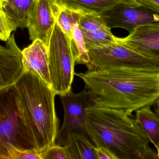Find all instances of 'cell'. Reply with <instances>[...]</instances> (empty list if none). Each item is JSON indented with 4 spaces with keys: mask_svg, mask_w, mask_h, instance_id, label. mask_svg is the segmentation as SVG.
I'll return each mask as SVG.
<instances>
[{
    "mask_svg": "<svg viewBox=\"0 0 159 159\" xmlns=\"http://www.w3.org/2000/svg\"><path fill=\"white\" fill-rule=\"evenodd\" d=\"M72 31L70 45L76 63L86 65L90 59L83 36L78 25L77 13L72 25Z\"/></svg>",
    "mask_w": 159,
    "mask_h": 159,
    "instance_id": "18",
    "label": "cell"
},
{
    "mask_svg": "<svg viewBox=\"0 0 159 159\" xmlns=\"http://www.w3.org/2000/svg\"><path fill=\"white\" fill-rule=\"evenodd\" d=\"M60 98L64 108V120L58 131L56 145L66 147L74 137L82 136L95 146L87 124V108L96 101L93 94L85 87L80 93H74L71 91Z\"/></svg>",
    "mask_w": 159,
    "mask_h": 159,
    "instance_id": "6",
    "label": "cell"
},
{
    "mask_svg": "<svg viewBox=\"0 0 159 159\" xmlns=\"http://www.w3.org/2000/svg\"><path fill=\"white\" fill-rule=\"evenodd\" d=\"M115 41L144 55L159 59V24L135 28L126 37Z\"/></svg>",
    "mask_w": 159,
    "mask_h": 159,
    "instance_id": "12",
    "label": "cell"
},
{
    "mask_svg": "<svg viewBox=\"0 0 159 159\" xmlns=\"http://www.w3.org/2000/svg\"><path fill=\"white\" fill-rule=\"evenodd\" d=\"M97 159H117L109 151L101 147H96L95 148Z\"/></svg>",
    "mask_w": 159,
    "mask_h": 159,
    "instance_id": "22",
    "label": "cell"
},
{
    "mask_svg": "<svg viewBox=\"0 0 159 159\" xmlns=\"http://www.w3.org/2000/svg\"><path fill=\"white\" fill-rule=\"evenodd\" d=\"M88 71L126 69L159 73V59L132 50L118 42L87 48Z\"/></svg>",
    "mask_w": 159,
    "mask_h": 159,
    "instance_id": "4",
    "label": "cell"
},
{
    "mask_svg": "<svg viewBox=\"0 0 159 159\" xmlns=\"http://www.w3.org/2000/svg\"><path fill=\"white\" fill-rule=\"evenodd\" d=\"M24 73L22 51L12 34L5 46L0 47V91L13 86Z\"/></svg>",
    "mask_w": 159,
    "mask_h": 159,
    "instance_id": "11",
    "label": "cell"
},
{
    "mask_svg": "<svg viewBox=\"0 0 159 159\" xmlns=\"http://www.w3.org/2000/svg\"><path fill=\"white\" fill-rule=\"evenodd\" d=\"M49 56L52 87L56 94L61 96L71 91L76 61L70 39L57 23L50 40Z\"/></svg>",
    "mask_w": 159,
    "mask_h": 159,
    "instance_id": "5",
    "label": "cell"
},
{
    "mask_svg": "<svg viewBox=\"0 0 159 159\" xmlns=\"http://www.w3.org/2000/svg\"><path fill=\"white\" fill-rule=\"evenodd\" d=\"M144 107L135 111V120L143 132L156 149L159 145V117L151 109Z\"/></svg>",
    "mask_w": 159,
    "mask_h": 159,
    "instance_id": "15",
    "label": "cell"
},
{
    "mask_svg": "<svg viewBox=\"0 0 159 159\" xmlns=\"http://www.w3.org/2000/svg\"><path fill=\"white\" fill-rule=\"evenodd\" d=\"M67 9L77 13L96 14L101 16L119 2L115 0H63Z\"/></svg>",
    "mask_w": 159,
    "mask_h": 159,
    "instance_id": "16",
    "label": "cell"
},
{
    "mask_svg": "<svg viewBox=\"0 0 159 159\" xmlns=\"http://www.w3.org/2000/svg\"><path fill=\"white\" fill-rule=\"evenodd\" d=\"M43 159H70L66 147L55 145L43 152Z\"/></svg>",
    "mask_w": 159,
    "mask_h": 159,
    "instance_id": "21",
    "label": "cell"
},
{
    "mask_svg": "<svg viewBox=\"0 0 159 159\" xmlns=\"http://www.w3.org/2000/svg\"><path fill=\"white\" fill-rule=\"evenodd\" d=\"M43 152L35 149H24L9 145L0 150V159H43Z\"/></svg>",
    "mask_w": 159,
    "mask_h": 159,
    "instance_id": "19",
    "label": "cell"
},
{
    "mask_svg": "<svg viewBox=\"0 0 159 159\" xmlns=\"http://www.w3.org/2000/svg\"><path fill=\"white\" fill-rule=\"evenodd\" d=\"M25 72H30L39 76L52 87L49 70V47L41 41L35 40L22 51Z\"/></svg>",
    "mask_w": 159,
    "mask_h": 159,
    "instance_id": "14",
    "label": "cell"
},
{
    "mask_svg": "<svg viewBox=\"0 0 159 159\" xmlns=\"http://www.w3.org/2000/svg\"><path fill=\"white\" fill-rule=\"evenodd\" d=\"M76 17V13L73 12L65 7L59 14L57 22L70 40L72 38V25Z\"/></svg>",
    "mask_w": 159,
    "mask_h": 159,
    "instance_id": "20",
    "label": "cell"
},
{
    "mask_svg": "<svg viewBox=\"0 0 159 159\" xmlns=\"http://www.w3.org/2000/svg\"><path fill=\"white\" fill-rule=\"evenodd\" d=\"M110 28H121L129 32L141 26L159 24V13L144 6L118 3L101 16Z\"/></svg>",
    "mask_w": 159,
    "mask_h": 159,
    "instance_id": "8",
    "label": "cell"
},
{
    "mask_svg": "<svg viewBox=\"0 0 159 159\" xmlns=\"http://www.w3.org/2000/svg\"><path fill=\"white\" fill-rule=\"evenodd\" d=\"M37 0H0V39L6 42L17 28H27Z\"/></svg>",
    "mask_w": 159,
    "mask_h": 159,
    "instance_id": "10",
    "label": "cell"
},
{
    "mask_svg": "<svg viewBox=\"0 0 159 159\" xmlns=\"http://www.w3.org/2000/svg\"><path fill=\"white\" fill-rule=\"evenodd\" d=\"M96 102L129 116L155 104L159 98V73L126 69L87 71L77 74Z\"/></svg>",
    "mask_w": 159,
    "mask_h": 159,
    "instance_id": "1",
    "label": "cell"
},
{
    "mask_svg": "<svg viewBox=\"0 0 159 159\" xmlns=\"http://www.w3.org/2000/svg\"><path fill=\"white\" fill-rule=\"evenodd\" d=\"M120 3L130 5V6H139V4L135 0H115Z\"/></svg>",
    "mask_w": 159,
    "mask_h": 159,
    "instance_id": "24",
    "label": "cell"
},
{
    "mask_svg": "<svg viewBox=\"0 0 159 159\" xmlns=\"http://www.w3.org/2000/svg\"><path fill=\"white\" fill-rule=\"evenodd\" d=\"M88 132L95 146L117 159H157V152L135 119L95 102L87 108Z\"/></svg>",
    "mask_w": 159,
    "mask_h": 159,
    "instance_id": "2",
    "label": "cell"
},
{
    "mask_svg": "<svg viewBox=\"0 0 159 159\" xmlns=\"http://www.w3.org/2000/svg\"><path fill=\"white\" fill-rule=\"evenodd\" d=\"M155 104L156 106V107L155 109V113L159 117V98L155 102Z\"/></svg>",
    "mask_w": 159,
    "mask_h": 159,
    "instance_id": "25",
    "label": "cell"
},
{
    "mask_svg": "<svg viewBox=\"0 0 159 159\" xmlns=\"http://www.w3.org/2000/svg\"><path fill=\"white\" fill-rule=\"evenodd\" d=\"M79 27L81 31L86 48L113 43L115 37L102 17L93 13H77Z\"/></svg>",
    "mask_w": 159,
    "mask_h": 159,
    "instance_id": "13",
    "label": "cell"
},
{
    "mask_svg": "<svg viewBox=\"0 0 159 159\" xmlns=\"http://www.w3.org/2000/svg\"><path fill=\"white\" fill-rule=\"evenodd\" d=\"M64 8L63 0H37L27 27L30 40H39L49 47L55 25Z\"/></svg>",
    "mask_w": 159,
    "mask_h": 159,
    "instance_id": "9",
    "label": "cell"
},
{
    "mask_svg": "<svg viewBox=\"0 0 159 159\" xmlns=\"http://www.w3.org/2000/svg\"><path fill=\"white\" fill-rule=\"evenodd\" d=\"M156 150H157V154H158V158H159V147H158V148H157V149Z\"/></svg>",
    "mask_w": 159,
    "mask_h": 159,
    "instance_id": "26",
    "label": "cell"
},
{
    "mask_svg": "<svg viewBox=\"0 0 159 159\" xmlns=\"http://www.w3.org/2000/svg\"><path fill=\"white\" fill-rule=\"evenodd\" d=\"M139 5L159 13V0H135Z\"/></svg>",
    "mask_w": 159,
    "mask_h": 159,
    "instance_id": "23",
    "label": "cell"
},
{
    "mask_svg": "<svg viewBox=\"0 0 159 159\" xmlns=\"http://www.w3.org/2000/svg\"><path fill=\"white\" fill-rule=\"evenodd\" d=\"M70 159H97L96 147L82 136H76L66 146Z\"/></svg>",
    "mask_w": 159,
    "mask_h": 159,
    "instance_id": "17",
    "label": "cell"
},
{
    "mask_svg": "<svg viewBox=\"0 0 159 159\" xmlns=\"http://www.w3.org/2000/svg\"><path fill=\"white\" fill-rule=\"evenodd\" d=\"M12 87L0 91V150L9 145L34 149L18 115Z\"/></svg>",
    "mask_w": 159,
    "mask_h": 159,
    "instance_id": "7",
    "label": "cell"
},
{
    "mask_svg": "<svg viewBox=\"0 0 159 159\" xmlns=\"http://www.w3.org/2000/svg\"><path fill=\"white\" fill-rule=\"evenodd\" d=\"M12 89L18 115L34 148L43 152L55 145L59 120L53 89L30 72H25Z\"/></svg>",
    "mask_w": 159,
    "mask_h": 159,
    "instance_id": "3",
    "label": "cell"
}]
</instances>
